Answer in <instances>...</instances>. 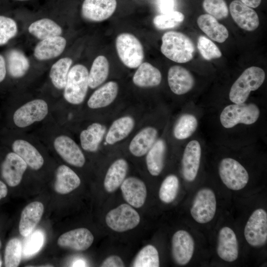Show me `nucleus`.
Returning <instances> with one entry per match:
<instances>
[{
	"mask_svg": "<svg viewBox=\"0 0 267 267\" xmlns=\"http://www.w3.org/2000/svg\"><path fill=\"white\" fill-rule=\"evenodd\" d=\"M161 51L171 60L183 63L193 58L195 46L192 40L183 33L171 31L162 37Z\"/></svg>",
	"mask_w": 267,
	"mask_h": 267,
	"instance_id": "f257e3e1",
	"label": "nucleus"
},
{
	"mask_svg": "<svg viewBox=\"0 0 267 267\" xmlns=\"http://www.w3.org/2000/svg\"><path fill=\"white\" fill-rule=\"evenodd\" d=\"M263 69L251 66L246 69L232 85L229 98L233 103H245L251 91L258 89L265 79Z\"/></svg>",
	"mask_w": 267,
	"mask_h": 267,
	"instance_id": "f03ea898",
	"label": "nucleus"
},
{
	"mask_svg": "<svg viewBox=\"0 0 267 267\" xmlns=\"http://www.w3.org/2000/svg\"><path fill=\"white\" fill-rule=\"evenodd\" d=\"M88 78V70L84 65L76 64L70 68L63 92L68 103L78 105L84 101L89 87Z\"/></svg>",
	"mask_w": 267,
	"mask_h": 267,
	"instance_id": "7ed1b4c3",
	"label": "nucleus"
},
{
	"mask_svg": "<svg viewBox=\"0 0 267 267\" xmlns=\"http://www.w3.org/2000/svg\"><path fill=\"white\" fill-rule=\"evenodd\" d=\"M260 114L259 107L254 103H234L224 107L220 119L224 128L229 129L239 124H253L258 120Z\"/></svg>",
	"mask_w": 267,
	"mask_h": 267,
	"instance_id": "20e7f679",
	"label": "nucleus"
},
{
	"mask_svg": "<svg viewBox=\"0 0 267 267\" xmlns=\"http://www.w3.org/2000/svg\"><path fill=\"white\" fill-rule=\"evenodd\" d=\"M118 55L122 63L130 68H136L141 63L144 57L142 44L134 35L124 33L116 39Z\"/></svg>",
	"mask_w": 267,
	"mask_h": 267,
	"instance_id": "39448f33",
	"label": "nucleus"
},
{
	"mask_svg": "<svg viewBox=\"0 0 267 267\" xmlns=\"http://www.w3.org/2000/svg\"><path fill=\"white\" fill-rule=\"evenodd\" d=\"M219 173L223 183L231 190L243 189L249 180L247 170L239 162L233 158H225L222 159L219 164Z\"/></svg>",
	"mask_w": 267,
	"mask_h": 267,
	"instance_id": "423d86ee",
	"label": "nucleus"
},
{
	"mask_svg": "<svg viewBox=\"0 0 267 267\" xmlns=\"http://www.w3.org/2000/svg\"><path fill=\"white\" fill-rule=\"evenodd\" d=\"M140 221L138 213L132 206L127 204H122L110 210L105 217V222L108 226L119 232L135 228Z\"/></svg>",
	"mask_w": 267,
	"mask_h": 267,
	"instance_id": "0eeeda50",
	"label": "nucleus"
},
{
	"mask_svg": "<svg viewBox=\"0 0 267 267\" xmlns=\"http://www.w3.org/2000/svg\"><path fill=\"white\" fill-rule=\"evenodd\" d=\"M216 208L217 201L214 191L209 188H203L196 194L190 214L196 222L205 223L214 218Z\"/></svg>",
	"mask_w": 267,
	"mask_h": 267,
	"instance_id": "6e6552de",
	"label": "nucleus"
},
{
	"mask_svg": "<svg viewBox=\"0 0 267 267\" xmlns=\"http://www.w3.org/2000/svg\"><path fill=\"white\" fill-rule=\"evenodd\" d=\"M48 112L46 102L36 99L25 103L14 112L13 120L15 125L21 128L27 127L36 122L44 120Z\"/></svg>",
	"mask_w": 267,
	"mask_h": 267,
	"instance_id": "1a4fd4ad",
	"label": "nucleus"
},
{
	"mask_svg": "<svg viewBox=\"0 0 267 267\" xmlns=\"http://www.w3.org/2000/svg\"><path fill=\"white\" fill-rule=\"evenodd\" d=\"M244 236L252 246L261 247L267 240V214L263 209H256L249 217L244 228Z\"/></svg>",
	"mask_w": 267,
	"mask_h": 267,
	"instance_id": "9d476101",
	"label": "nucleus"
},
{
	"mask_svg": "<svg viewBox=\"0 0 267 267\" xmlns=\"http://www.w3.org/2000/svg\"><path fill=\"white\" fill-rule=\"evenodd\" d=\"M53 146L57 153L67 163L77 167L84 165L86 159L82 151L69 136L65 135L57 136Z\"/></svg>",
	"mask_w": 267,
	"mask_h": 267,
	"instance_id": "9b49d317",
	"label": "nucleus"
},
{
	"mask_svg": "<svg viewBox=\"0 0 267 267\" xmlns=\"http://www.w3.org/2000/svg\"><path fill=\"white\" fill-rule=\"evenodd\" d=\"M116 6V0H84L82 6V15L89 21H102L113 14Z\"/></svg>",
	"mask_w": 267,
	"mask_h": 267,
	"instance_id": "f8f14e48",
	"label": "nucleus"
},
{
	"mask_svg": "<svg viewBox=\"0 0 267 267\" xmlns=\"http://www.w3.org/2000/svg\"><path fill=\"white\" fill-rule=\"evenodd\" d=\"M194 251V242L191 235L184 230L176 232L172 237V253L175 262L185 265L191 259Z\"/></svg>",
	"mask_w": 267,
	"mask_h": 267,
	"instance_id": "ddd939ff",
	"label": "nucleus"
},
{
	"mask_svg": "<svg viewBox=\"0 0 267 267\" xmlns=\"http://www.w3.org/2000/svg\"><path fill=\"white\" fill-rule=\"evenodd\" d=\"M27 166L19 155L9 152L1 164V176L9 186L15 187L20 183Z\"/></svg>",
	"mask_w": 267,
	"mask_h": 267,
	"instance_id": "4468645a",
	"label": "nucleus"
},
{
	"mask_svg": "<svg viewBox=\"0 0 267 267\" xmlns=\"http://www.w3.org/2000/svg\"><path fill=\"white\" fill-rule=\"evenodd\" d=\"M229 11L234 22L242 29L253 31L258 27L260 21L257 13L240 0H234L230 3Z\"/></svg>",
	"mask_w": 267,
	"mask_h": 267,
	"instance_id": "2eb2a0df",
	"label": "nucleus"
},
{
	"mask_svg": "<svg viewBox=\"0 0 267 267\" xmlns=\"http://www.w3.org/2000/svg\"><path fill=\"white\" fill-rule=\"evenodd\" d=\"M94 237L87 228H79L66 232L59 236L58 245L75 251L88 249L93 242Z\"/></svg>",
	"mask_w": 267,
	"mask_h": 267,
	"instance_id": "dca6fc26",
	"label": "nucleus"
},
{
	"mask_svg": "<svg viewBox=\"0 0 267 267\" xmlns=\"http://www.w3.org/2000/svg\"><path fill=\"white\" fill-rule=\"evenodd\" d=\"M201 157V148L196 140L190 141L186 145L182 158V171L184 178L193 181L198 174Z\"/></svg>",
	"mask_w": 267,
	"mask_h": 267,
	"instance_id": "f3484780",
	"label": "nucleus"
},
{
	"mask_svg": "<svg viewBox=\"0 0 267 267\" xmlns=\"http://www.w3.org/2000/svg\"><path fill=\"white\" fill-rule=\"evenodd\" d=\"M120 186L123 198L129 205L136 208L144 205L147 189L142 180L136 177H129L124 179Z\"/></svg>",
	"mask_w": 267,
	"mask_h": 267,
	"instance_id": "a211bd4d",
	"label": "nucleus"
},
{
	"mask_svg": "<svg viewBox=\"0 0 267 267\" xmlns=\"http://www.w3.org/2000/svg\"><path fill=\"white\" fill-rule=\"evenodd\" d=\"M168 82L172 91L176 94H184L193 87L194 79L186 68L178 65L170 68L168 73Z\"/></svg>",
	"mask_w": 267,
	"mask_h": 267,
	"instance_id": "6ab92c4d",
	"label": "nucleus"
},
{
	"mask_svg": "<svg viewBox=\"0 0 267 267\" xmlns=\"http://www.w3.org/2000/svg\"><path fill=\"white\" fill-rule=\"evenodd\" d=\"M217 252L223 260L232 262L238 256V244L233 230L227 227L222 228L218 234Z\"/></svg>",
	"mask_w": 267,
	"mask_h": 267,
	"instance_id": "aec40b11",
	"label": "nucleus"
},
{
	"mask_svg": "<svg viewBox=\"0 0 267 267\" xmlns=\"http://www.w3.org/2000/svg\"><path fill=\"white\" fill-rule=\"evenodd\" d=\"M66 45V40L61 36L40 40L34 48V55L42 61L55 58L62 54Z\"/></svg>",
	"mask_w": 267,
	"mask_h": 267,
	"instance_id": "412c9836",
	"label": "nucleus"
},
{
	"mask_svg": "<svg viewBox=\"0 0 267 267\" xmlns=\"http://www.w3.org/2000/svg\"><path fill=\"white\" fill-rule=\"evenodd\" d=\"M44 211L43 204L38 201L27 205L23 210L19 224L20 234L26 237L30 235L40 221Z\"/></svg>",
	"mask_w": 267,
	"mask_h": 267,
	"instance_id": "4be33fe9",
	"label": "nucleus"
},
{
	"mask_svg": "<svg viewBox=\"0 0 267 267\" xmlns=\"http://www.w3.org/2000/svg\"><path fill=\"white\" fill-rule=\"evenodd\" d=\"M158 132L152 127H147L137 133L129 144V150L134 156L145 155L157 140Z\"/></svg>",
	"mask_w": 267,
	"mask_h": 267,
	"instance_id": "5701e85b",
	"label": "nucleus"
},
{
	"mask_svg": "<svg viewBox=\"0 0 267 267\" xmlns=\"http://www.w3.org/2000/svg\"><path fill=\"white\" fill-rule=\"evenodd\" d=\"M12 148L31 169L38 170L42 168L44 159L37 149L28 141L19 139L12 143Z\"/></svg>",
	"mask_w": 267,
	"mask_h": 267,
	"instance_id": "b1692460",
	"label": "nucleus"
},
{
	"mask_svg": "<svg viewBox=\"0 0 267 267\" xmlns=\"http://www.w3.org/2000/svg\"><path fill=\"white\" fill-rule=\"evenodd\" d=\"M199 28L211 39L219 43L225 42L228 37L227 28L220 23L213 16L204 14L200 15L197 20Z\"/></svg>",
	"mask_w": 267,
	"mask_h": 267,
	"instance_id": "393cba45",
	"label": "nucleus"
},
{
	"mask_svg": "<svg viewBox=\"0 0 267 267\" xmlns=\"http://www.w3.org/2000/svg\"><path fill=\"white\" fill-rule=\"evenodd\" d=\"M118 85L114 81H110L96 89L89 98L87 104L91 109H99L111 104L116 98Z\"/></svg>",
	"mask_w": 267,
	"mask_h": 267,
	"instance_id": "a878e982",
	"label": "nucleus"
},
{
	"mask_svg": "<svg viewBox=\"0 0 267 267\" xmlns=\"http://www.w3.org/2000/svg\"><path fill=\"white\" fill-rule=\"evenodd\" d=\"M80 184V178L70 168L64 165L58 167L54 185L57 193L68 194L78 188Z\"/></svg>",
	"mask_w": 267,
	"mask_h": 267,
	"instance_id": "bb28decb",
	"label": "nucleus"
},
{
	"mask_svg": "<svg viewBox=\"0 0 267 267\" xmlns=\"http://www.w3.org/2000/svg\"><path fill=\"white\" fill-rule=\"evenodd\" d=\"M162 75L158 69L148 62L142 63L133 77L134 84L140 88H151L160 85Z\"/></svg>",
	"mask_w": 267,
	"mask_h": 267,
	"instance_id": "cd10ccee",
	"label": "nucleus"
},
{
	"mask_svg": "<svg viewBox=\"0 0 267 267\" xmlns=\"http://www.w3.org/2000/svg\"><path fill=\"white\" fill-rule=\"evenodd\" d=\"M128 169L126 160L120 158L115 161L108 168L104 180V187L109 193L115 191L125 179Z\"/></svg>",
	"mask_w": 267,
	"mask_h": 267,
	"instance_id": "c85d7f7f",
	"label": "nucleus"
},
{
	"mask_svg": "<svg viewBox=\"0 0 267 267\" xmlns=\"http://www.w3.org/2000/svg\"><path fill=\"white\" fill-rule=\"evenodd\" d=\"M105 126L98 123H93L83 130L80 135L82 148L89 152H95L105 134Z\"/></svg>",
	"mask_w": 267,
	"mask_h": 267,
	"instance_id": "c756f323",
	"label": "nucleus"
},
{
	"mask_svg": "<svg viewBox=\"0 0 267 267\" xmlns=\"http://www.w3.org/2000/svg\"><path fill=\"white\" fill-rule=\"evenodd\" d=\"M134 127V120L130 116L120 117L115 120L106 135L107 143L113 145L127 137Z\"/></svg>",
	"mask_w": 267,
	"mask_h": 267,
	"instance_id": "7c9ffc66",
	"label": "nucleus"
},
{
	"mask_svg": "<svg viewBox=\"0 0 267 267\" xmlns=\"http://www.w3.org/2000/svg\"><path fill=\"white\" fill-rule=\"evenodd\" d=\"M166 144L162 139L156 141L146 154V164L149 173L157 176L162 172L164 164Z\"/></svg>",
	"mask_w": 267,
	"mask_h": 267,
	"instance_id": "2f4dec72",
	"label": "nucleus"
},
{
	"mask_svg": "<svg viewBox=\"0 0 267 267\" xmlns=\"http://www.w3.org/2000/svg\"><path fill=\"white\" fill-rule=\"evenodd\" d=\"M28 30L30 34L40 40L61 36L63 32L59 25L47 18L33 22L29 25Z\"/></svg>",
	"mask_w": 267,
	"mask_h": 267,
	"instance_id": "473e14b6",
	"label": "nucleus"
},
{
	"mask_svg": "<svg viewBox=\"0 0 267 267\" xmlns=\"http://www.w3.org/2000/svg\"><path fill=\"white\" fill-rule=\"evenodd\" d=\"M30 66V61L22 51L13 49L7 55V68L9 75L14 78L23 77Z\"/></svg>",
	"mask_w": 267,
	"mask_h": 267,
	"instance_id": "72a5a7b5",
	"label": "nucleus"
},
{
	"mask_svg": "<svg viewBox=\"0 0 267 267\" xmlns=\"http://www.w3.org/2000/svg\"><path fill=\"white\" fill-rule=\"evenodd\" d=\"M109 71V64L107 58L103 55L98 56L92 62L89 73V87L95 89L107 79Z\"/></svg>",
	"mask_w": 267,
	"mask_h": 267,
	"instance_id": "f704fd0d",
	"label": "nucleus"
},
{
	"mask_svg": "<svg viewBox=\"0 0 267 267\" xmlns=\"http://www.w3.org/2000/svg\"><path fill=\"white\" fill-rule=\"evenodd\" d=\"M72 62L70 58L63 57L58 59L51 67L49 77L52 85L57 89H64Z\"/></svg>",
	"mask_w": 267,
	"mask_h": 267,
	"instance_id": "c9c22d12",
	"label": "nucleus"
},
{
	"mask_svg": "<svg viewBox=\"0 0 267 267\" xmlns=\"http://www.w3.org/2000/svg\"><path fill=\"white\" fill-rule=\"evenodd\" d=\"M198 126L196 118L193 115H182L178 120L174 128V135L179 140L185 139L190 136Z\"/></svg>",
	"mask_w": 267,
	"mask_h": 267,
	"instance_id": "e433bc0d",
	"label": "nucleus"
},
{
	"mask_svg": "<svg viewBox=\"0 0 267 267\" xmlns=\"http://www.w3.org/2000/svg\"><path fill=\"white\" fill-rule=\"evenodd\" d=\"M159 265L158 252L152 245H147L142 248L132 264L134 267H158Z\"/></svg>",
	"mask_w": 267,
	"mask_h": 267,
	"instance_id": "4c0bfd02",
	"label": "nucleus"
},
{
	"mask_svg": "<svg viewBox=\"0 0 267 267\" xmlns=\"http://www.w3.org/2000/svg\"><path fill=\"white\" fill-rule=\"evenodd\" d=\"M179 188V180L174 175H170L163 181L159 191L160 199L164 203L172 202L176 198Z\"/></svg>",
	"mask_w": 267,
	"mask_h": 267,
	"instance_id": "58836bf2",
	"label": "nucleus"
},
{
	"mask_svg": "<svg viewBox=\"0 0 267 267\" xmlns=\"http://www.w3.org/2000/svg\"><path fill=\"white\" fill-rule=\"evenodd\" d=\"M184 16L180 12L172 11L154 17L153 22L155 27L159 30L175 28L184 20Z\"/></svg>",
	"mask_w": 267,
	"mask_h": 267,
	"instance_id": "ea45409f",
	"label": "nucleus"
},
{
	"mask_svg": "<svg viewBox=\"0 0 267 267\" xmlns=\"http://www.w3.org/2000/svg\"><path fill=\"white\" fill-rule=\"evenodd\" d=\"M22 245L19 239L14 238L6 244L4 252V264L6 267H17L21 260Z\"/></svg>",
	"mask_w": 267,
	"mask_h": 267,
	"instance_id": "a19ab883",
	"label": "nucleus"
},
{
	"mask_svg": "<svg viewBox=\"0 0 267 267\" xmlns=\"http://www.w3.org/2000/svg\"><path fill=\"white\" fill-rule=\"evenodd\" d=\"M198 50L204 59L211 60L219 58L222 56V52L217 45L211 40L204 36H200L197 41Z\"/></svg>",
	"mask_w": 267,
	"mask_h": 267,
	"instance_id": "79ce46f5",
	"label": "nucleus"
},
{
	"mask_svg": "<svg viewBox=\"0 0 267 267\" xmlns=\"http://www.w3.org/2000/svg\"><path fill=\"white\" fill-rule=\"evenodd\" d=\"M18 27L12 18L0 15V45L7 44L17 34Z\"/></svg>",
	"mask_w": 267,
	"mask_h": 267,
	"instance_id": "37998d69",
	"label": "nucleus"
},
{
	"mask_svg": "<svg viewBox=\"0 0 267 267\" xmlns=\"http://www.w3.org/2000/svg\"><path fill=\"white\" fill-rule=\"evenodd\" d=\"M202 5L205 11L217 20L225 19L228 15V8L224 0H204Z\"/></svg>",
	"mask_w": 267,
	"mask_h": 267,
	"instance_id": "c03bdc74",
	"label": "nucleus"
},
{
	"mask_svg": "<svg viewBox=\"0 0 267 267\" xmlns=\"http://www.w3.org/2000/svg\"><path fill=\"white\" fill-rule=\"evenodd\" d=\"M43 239V234L39 231H36L25 244L24 249V254L31 255L38 251L42 246Z\"/></svg>",
	"mask_w": 267,
	"mask_h": 267,
	"instance_id": "a18cd8bd",
	"label": "nucleus"
},
{
	"mask_svg": "<svg viewBox=\"0 0 267 267\" xmlns=\"http://www.w3.org/2000/svg\"><path fill=\"white\" fill-rule=\"evenodd\" d=\"M102 267H123L124 263L122 259L117 255H111L107 257L102 263Z\"/></svg>",
	"mask_w": 267,
	"mask_h": 267,
	"instance_id": "49530a36",
	"label": "nucleus"
},
{
	"mask_svg": "<svg viewBox=\"0 0 267 267\" xmlns=\"http://www.w3.org/2000/svg\"><path fill=\"white\" fill-rule=\"evenodd\" d=\"M160 9L164 12L173 10L175 6V0H158Z\"/></svg>",
	"mask_w": 267,
	"mask_h": 267,
	"instance_id": "de8ad7c7",
	"label": "nucleus"
},
{
	"mask_svg": "<svg viewBox=\"0 0 267 267\" xmlns=\"http://www.w3.org/2000/svg\"><path fill=\"white\" fill-rule=\"evenodd\" d=\"M6 74V62L4 57L0 54V83L2 82Z\"/></svg>",
	"mask_w": 267,
	"mask_h": 267,
	"instance_id": "09e8293b",
	"label": "nucleus"
},
{
	"mask_svg": "<svg viewBox=\"0 0 267 267\" xmlns=\"http://www.w3.org/2000/svg\"><path fill=\"white\" fill-rule=\"evenodd\" d=\"M240 1L250 7L256 8L260 5L262 0H240Z\"/></svg>",
	"mask_w": 267,
	"mask_h": 267,
	"instance_id": "8fccbe9b",
	"label": "nucleus"
},
{
	"mask_svg": "<svg viewBox=\"0 0 267 267\" xmlns=\"http://www.w3.org/2000/svg\"><path fill=\"white\" fill-rule=\"evenodd\" d=\"M7 192L8 190L6 185L0 180V200L6 197Z\"/></svg>",
	"mask_w": 267,
	"mask_h": 267,
	"instance_id": "3c124183",
	"label": "nucleus"
},
{
	"mask_svg": "<svg viewBox=\"0 0 267 267\" xmlns=\"http://www.w3.org/2000/svg\"><path fill=\"white\" fill-rule=\"evenodd\" d=\"M72 267H85L86 266V263L82 260H79L76 261L72 264Z\"/></svg>",
	"mask_w": 267,
	"mask_h": 267,
	"instance_id": "603ef678",
	"label": "nucleus"
},
{
	"mask_svg": "<svg viewBox=\"0 0 267 267\" xmlns=\"http://www.w3.org/2000/svg\"><path fill=\"white\" fill-rule=\"evenodd\" d=\"M1 265H2V262H1V260L0 258V267L1 266Z\"/></svg>",
	"mask_w": 267,
	"mask_h": 267,
	"instance_id": "864d4df0",
	"label": "nucleus"
},
{
	"mask_svg": "<svg viewBox=\"0 0 267 267\" xmlns=\"http://www.w3.org/2000/svg\"><path fill=\"white\" fill-rule=\"evenodd\" d=\"M1 243L0 239V247H1Z\"/></svg>",
	"mask_w": 267,
	"mask_h": 267,
	"instance_id": "5fc2aeb1",
	"label": "nucleus"
},
{
	"mask_svg": "<svg viewBox=\"0 0 267 267\" xmlns=\"http://www.w3.org/2000/svg\"></svg>",
	"mask_w": 267,
	"mask_h": 267,
	"instance_id": "6e6d98bb",
	"label": "nucleus"
}]
</instances>
